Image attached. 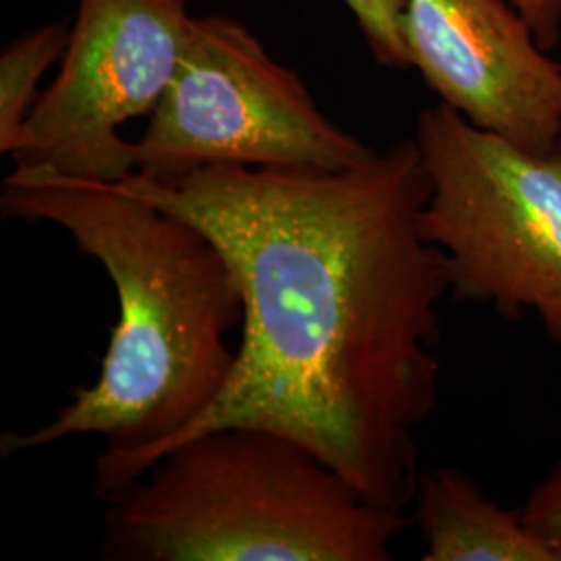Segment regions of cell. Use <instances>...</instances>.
Here are the masks:
<instances>
[{
  "label": "cell",
  "instance_id": "1",
  "mask_svg": "<svg viewBox=\"0 0 561 561\" xmlns=\"http://www.w3.org/2000/svg\"><path fill=\"white\" fill-rule=\"evenodd\" d=\"M117 183L204 229L243 298L229 381L161 456L213 428L261 426L308 445L366 500L414 503V431L439 403L451 287L419 227L431 180L416 140L341 171L208 164Z\"/></svg>",
  "mask_w": 561,
  "mask_h": 561
},
{
  "label": "cell",
  "instance_id": "2",
  "mask_svg": "<svg viewBox=\"0 0 561 561\" xmlns=\"http://www.w3.org/2000/svg\"><path fill=\"white\" fill-rule=\"evenodd\" d=\"M0 208L65 229L101 262L119 301L99 379L41 428L2 435L0 454L99 435L92 491L108 502L219 400L238 360L227 340L243 322L240 283L204 229L121 183L15 164Z\"/></svg>",
  "mask_w": 561,
  "mask_h": 561
},
{
  "label": "cell",
  "instance_id": "3",
  "mask_svg": "<svg viewBox=\"0 0 561 561\" xmlns=\"http://www.w3.org/2000/svg\"><path fill=\"white\" fill-rule=\"evenodd\" d=\"M106 503V561H389L410 524L261 426L181 442Z\"/></svg>",
  "mask_w": 561,
  "mask_h": 561
},
{
  "label": "cell",
  "instance_id": "4",
  "mask_svg": "<svg viewBox=\"0 0 561 561\" xmlns=\"http://www.w3.org/2000/svg\"><path fill=\"white\" fill-rule=\"evenodd\" d=\"M414 140L431 180L419 227L460 304L507 321L537 314L561 347V150H524L447 104L421 111Z\"/></svg>",
  "mask_w": 561,
  "mask_h": 561
},
{
  "label": "cell",
  "instance_id": "5",
  "mask_svg": "<svg viewBox=\"0 0 561 561\" xmlns=\"http://www.w3.org/2000/svg\"><path fill=\"white\" fill-rule=\"evenodd\" d=\"M136 152V173L152 178L208 164L341 171L375 157L245 25L222 15L190 21L178 73Z\"/></svg>",
  "mask_w": 561,
  "mask_h": 561
},
{
  "label": "cell",
  "instance_id": "6",
  "mask_svg": "<svg viewBox=\"0 0 561 561\" xmlns=\"http://www.w3.org/2000/svg\"><path fill=\"white\" fill-rule=\"evenodd\" d=\"M185 0H80L59 78L23 127L18 167L117 183L138 171L119 127L152 115L180 67Z\"/></svg>",
  "mask_w": 561,
  "mask_h": 561
},
{
  "label": "cell",
  "instance_id": "7",
  "mask_svg": "<svg viewBox=\"0 0 561 561\" xmlns=\"http://www.w3.org/2000/svg\"><path fill=\"white\" fill-rule=\"evenodd\" d=\"M410 67L463 119L524 150L561 140V62L512 0H405Z\"/></svg>",
  "mask_w": 561,
  "mask_h": 561
},
{
  "label": "cell",
  "instance_id": "8",
  "mask_svg": "<svg viewBox=\"0 0 561 561\" xmlns=\"http://www.w3.org/2000/svg\"><path fill=\"white\" fill-rule=\"evenodd\" d=\"M414 503L424 561H558L522 510L491 502L458 468L422 470Z\"/></svg>",
  "mask_w": 561,
  "mask_h": 561
},
{
  "label": "cell",
  "instance_id": "9",
  "mask_svg": "<svg viewBox=\"0 0 561 561\" xmlns=\"http://www.w3.org/2000/svg\"><path fill=\"white\" fill-rule=\"evenodd\" d=\"M71 30L65 21L48 23L11 42L0 55V152L20 148L23 127L38 101L36 88L48 67L65 55Z\"/></svg>",
  "mask_w": 561,
  "mask_h": 561
},
{
  "label": "cell",
  "instance_id": "10",
  "mask_svg": "<svg viewBox=\"0 0 561 561\" xmlns=\"http://www.w3.org/2000/svg\"><path fill=\"white\" fill-rule=\"evenodd\" d=\"M360 25L373 59L387 69L405 71L410 55L403 38L405 0H343Z\"/></svg>",
  "mask_w": 561,
  "mask_h": 561
},
{
  "label": "cell",
  "instance_id": "11",
  "mask_svg": "<svg viewBox=\"0 0 561 561\" xmlns=\"http://www.w3.org/2000/svg\"><path fill=\"white\" fill-rule=\"evenodd\" d=\"M520 510L526 526L561 561V461L530 491Z\"/></svg>",
  "mask_w": 561,
  "mask_h": 561
},
{
  "label": "cell",
  "instance_id": "12",
  "mask_svg": "<svg viewBox=\"0 0 561 561\" xmlns=\"http://www.w3.org/2000/svg\"><path fill=\"white\" fill-rule=\"evenodd\" d=\"M549 53L561 41V0H512Z\"/></svg>",
  "mask_w": 561,
  "mask_h": 561
},
{
  "label": "cell",
  "instance_id": "13",
  "mask_svg": "<svg viewBox=\"0 0 561 561\" xmlns=\"http://www.w3.org/2000/svg\"><path fill=\"white\" fill-rule=\"evenodd\" d=\"M558 148H560V150H561V140H560V146H558Z\"/></svg>",
  "mask_w": 561,
  "mask_h": 561
}]
</instances>
